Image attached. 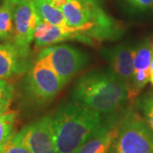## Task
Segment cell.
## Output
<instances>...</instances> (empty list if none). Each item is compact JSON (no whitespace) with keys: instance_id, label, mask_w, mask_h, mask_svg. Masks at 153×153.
Here are the masks:
<instances>
[{"instance_id":"6da1fadb","label":"cell","mask_w":153,"mask_h":153,"mask_svg":"<svg viewBox=\"0 0 153 153\" xmlns=\"http://www.w3.org/2000/svg\"><path fill=\"white\" fill-rule=\"evenodd\" d=\"M117 119H104L75 100L60 105L53 117V129L57 153H76L92 138L117 125Z\"/></svg>"},{"instance_id":"7a4b0ae2","label":"cell","mask_w":153,"mask_h":153,"mask_svg":"<svg viewBox=\"0 0 153 153\" xmlns=\"http://www.w3.org/2000/svg\"><path fill=\"white\" fill-rule=\"evenodd\" d=\"M72 100L84 105L106 119H117L128 97V89L111 70H94L79 78L72 89Z\"/></svg>"},{"instance_id":"3957f363","label":"cell","mask_w":153,"mask_h":153,"mask_svg":"<svg viewBox=\"0 0 153 153\" xmlns=\"http://www.w3.org/2000/svg\"><path fill=\"white\" fill-rule=\"evenodd\" d=\"M61 11L67 26L72 28L81 42L112 39L117 33V24L96 2L69 0Z\"/></svg>"},{"instance_id":"277c9868","label":"cell","mask_w":153,"mask_h":153,"mask_svg":"<svg viewBox=\"0 0 153 153\" xmlns=\"http://www.w3.org/2000/svg\"><path fill=\"white\" fill-rule=\"evenodd\" d=\"M111 153H153V132L140 115L128 111L119 121Z\"/></svg>"},{"instance_id":"5b68a950","label":"cell","mask_w":153,"mask_h":153,"mask_svg":"<svg viewBox=\"0 0 153 153\" xmlns=\"http://www.w3.org/2000/svg\"><path fill=\"white\" fill-rule=\"evenodd\" d=\"M26 94L33 102L48 104L59 94L64 83L51 67L41 58H37L25 77Z\"/></svg>"},{"instance_id":"8992f818","label":"cell","mask_w":153,"mask_h":153,"mask_svg":"<svg viewBox=\"0 0 153 153\" xmlns=\"http://www.w3.org/2000/svg\"><path fill=\"white\" fill-rule=\"evenodd\" d=\"M55 71L64 85L82 70L88 63V56L82 51L66 44L48 46L38 54Z\"/></svg>"},{"instance_id":"52a82bcc","label":"cell","mask_w":153,"mask_h":153,"mask_svg":"<svg viewBox=\"0 0 153 153\" xmlns=\"http://www.w3.org/2000/svg\"><path fill=\"white\" fill-rule=\"evenodd\" d=\"M14 138L25 145L31 153H57L52 116H45L25 126Z\"/></svg>"},{"instance_id":"ba28073f","label":"cell","mask_w":153,"mask_h":153,"mask_svg":"<svg viewBox=\"0 0 153 153\" xmlns=\"http://www.w3.org/2000/svg\"><path fill=\"white\" fill-rule=\"evenodd\" d=\"M40 20L33 0H26L16 5L12 43L20 49L30 51V45Z\"/></svg>"},{"instance_id":"9c48e42d","label":"cell","mask_w":153,"mask_h":153,"mask_svg":"<svg viewBox=\"0 0 153 153\" xmlns=\"http://www.w3.org/2000/svg\"><path fill=\"white\" fill-rule=\"evenodd\" d=\"M30 51L11 43L0 44V79H8L27 73L32 66Z\"/></svg>"},{"instance_id":"30bf717a","label":"cell","mask_w":153,"mask_h":153,"mask_svg":"<svg viewBox=\"0 0 153 153\" xmlns=\"http://www.w3.org/2000/svg\"><path fill=\"white\" fill-rule=\"evenodd\" d=\"M134 49L129 45H119L104 52L105 56L108 60L111 66V71L124 82L127 87L130 85L134 75Z\"/></svg>"},{"instance_id":"8fae6325","label":"cell","mask_w":153,"mask_h":153,"mask_svg":"<svg viewBox=\"0 0 153 153\" xmlns=\"http://www.w3.org/2000/svg\"><path fill=\"white\" fill-rule=\"evenodd\" d=\"M33 40L37 48L52 46L67 40L80 41L79 37L73 30H66L42 20H40L36 27Z\"/></svg>"},{"instance_id":"7c38bea8","label":"cell","mask_w":153,"mask_h":153,"mask_svg":"<svg viewBox=\"0 0 153 153\" xmlns=\"http://www.w3.org/2000/svg\"><path fill=\"white\" fill-rule=\"evenodd\" d=\"M113 126L107 130L88 140L76 153H108L117 133V126Z\"/></svg>"},{"instance_id":"4fadbf2b","label":"cell","mask_w":153,"mask_h":153,"mask_svg":"<svg viewBox=\"0 0 153 153\" xmlns=\"http://www.w3.org/2000/svg\"><path fill=\"white\" fill-rule=\"evenodd\" d=\"M38 16L42 21L49 22L66 30H72L66 24L64 15L61 10H59L52 5L50 2L46 0H33Z\"/></svg>"},{"instance_id":"5bb4252c","label":"cell","mask_w":153,"mask_h":153,"mask_svg":"<svg viewBox=\"0 0 153 153\" xmlns=\"http://www.w3.org/2000/svg\"><path fill=\"white\" fill-rule=\"evenodd\" d=\"M16 5L8 1L0 6V41L10 42L14 35V13Z\"/></svg>"},{"instance_id":"9a60e30c","label":"cell","mask_w":153,"mask_h":153,"mask_svg":"<svg viewBox=\"0 0 153 153\" xmlns=\"http://www.w3.org/2000/svg\"><path fill=\"white\" fill-rule=\"evenodd\" d=\"M153 57V50L152 43L146 40L140 44L135 49L134 58V71L144 70L150 71V66Z\"/></svg>"},{"instance_id":"2e32d148","label":"cell","mask_w":153,"mask_h":153,"mask_svg":"<svg viewBox=\"0 0 153 153\" xmlns=\"http://www.w3.org/2000/svg\"><path fill=\"white\" fill-rule=\"evenodd\" d=\"M16 120V112L13 111L10 113L0 116V149L15 135Z\"/></svg>"},{"instance_id":"e0dca14e","label":"cell","mask_w":153,"mask_h":153,"mask_svg":"<svg viewBox=\"0 0 153 153\" xmlns=\"http://www.w3.org/2000/svg\"><path fill=\"white\" fill-rule=\"evenodd\" d=\"M139 106L143 111L146 123L153 132V94L143 97L140 101Z\"/></svg>"},{"instance_id":"ac0fdd59","label":"cell","mask_w":153,"mask_h":153,"mask_svg":"<svg viewBox=\"0 0 153 153\" xmlns=\"http://www.w3.org/2000/svg\"><path fill=\"white\" fill-rule=\"evenodd\" d=\"M0 153H31L27 147L14 137L0 149Z\"/></svg>"},{"instance_id":"d6986e66","label":"cell","mask_w":153,"mask_h":153,"mask_svg":"<svg viewBox=\"0 0 153 153\" xmlns=\"http://www.w3.org/2000/svg\"><path fill=\"white\" fill-rule=\"evenodd\" d=\"M14 94V85L6 79H0V102L11 103Z\"/></svg>"},{"instance_id":"ffe728a7","label":"cell","mask_w":153,"mask_h":153,"mask_svg":"<svg viewBox=\"0 0 153 153\" xmlns=\"http://www.w3.org/2000/svg\"><path fill=\"white\" fill-rule=\"evenodd\" d=\"M131 5L140 10H148L153 8V0H127Z\"/></svg>"},{"instance_id":"44dd1931","label":"cell","mask_w":153,"mask_h":153,"mask_svg":"<svg viewBox=\"0 0 153 153\" xmlns=\"http://www.w3.org/2000/svg\"><path fill=\"white\" fill-rule=\"evenodd\" d=\"M11 103H7V102H0V116L10 113L12 111L10 108Z\"/></svg>"},{"instance_id":"7402d4cb","label":"cell","mask_w":153,"mask_h":153,"mask_svg":"<svg viewBox=\"0 0 153 153\" xmlns=\"http://www.w3.org/2000/svg\"><path fill=\"white\" fill-rule=\"evenodd\" d=\"M69 0H52L51 1V4L52 5L59 9V10H61L64 6L66 5V3L68 2Z\"/></svg>"},{"instance_id":"603a6c76","label":"cell","mask_w":153,"mask_h":153,"mask_svg":"<svg viewBox=\"0 0 153 153\" xmlns=\"http://www.w3.org/2000/svg\"><path fill=\"white\" fill-rule=\"evenodd\" d=\"M150 81L153 85V57L152 60V63H151V66H150Z\"/></svg>"},{"instance_id":"cb8c5ba5","label":"cell","mask_w":153,"mask_h":153,"mask_svg":"<svg viewBox=\"0 0 153 153\" xmlns=\"http://www.w3.org/2000/svg\"><path fill=\"white\" fill-rule=\"evenodd\" d=\"M5 1H8V2H10V3H11V4H15V5H17V4H21V3L24 2V1H26V0H5Z\"/></svg>"},{"instance_id":"d4e9b609","label":"cell","mask_w":153,"mask_h":153,"mask_svg":"<svg viewBox=\"0 0 153 153\" xmlns=\"http://www.w3.org/2000/svg\"><path fill=\"white\" fill-rule=\"evenodd\" d=\"M82 1H87V2H96V0H82Z\"/></svg>"},{"instance_id":"484cf974","label":"cell","mask_w":153,"mask_h":153,"mask_svg":"<svg viewBox=\"0 0 153 153\" xmlns=\"http://www.w3.org/2000/svg\"><path fill=\"white\" fill-rule=\"evenodd\" d=\"M46 1H48V2H50V3H51V1H52V0H46Z\"/></svg>"}]
</instances>
